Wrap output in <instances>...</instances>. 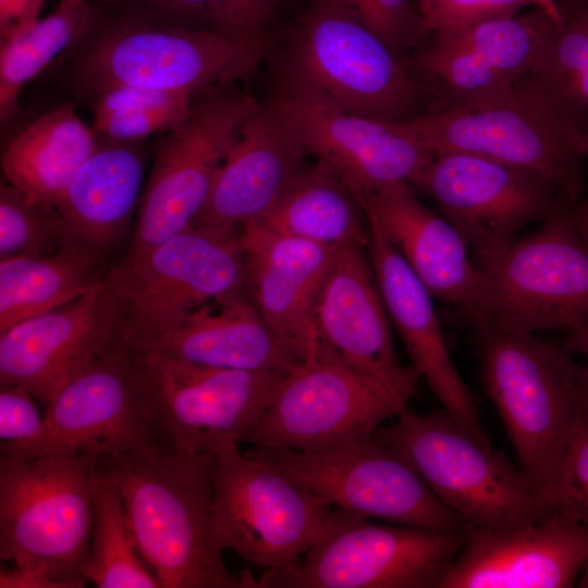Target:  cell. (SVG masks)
Here are the masks:
<instances>
[{
	"label": "cell",
	"instance_id": "cell-1",
	"mask_svg": "<svg viewBox=\"0 0 588 588\" xmlns=\"http://www.w3.org/2000/svg\"><path fill=\"white\" fill-rule=\"evenodd\" d=\"M277 36L160 26L96 5L89 25L61 56L57 83L88 100L118 85L199 95L249 76L270 57Z\"/></svg>",
	"mask_w": 588,
	"mask_h": 588
},
{
	"label": "cell",
	"instance_id": "cell-2",
	"mask_svg": "<svg viewBox=\"0 0 588 588\" xmlns=\"http://www.w3.org/2000/svg\"><path fill=\"white\" fill-rule=\"evenodd\" d=\"M114 478L142 559L161 588L255 587L213 542L217 455L150 451L98 457Z\"/></svg>",
	"mask_w": 588,
	"mask_h": 588
},
{
	"label": "cell",
	"instance_id": "cell-3",
	"mask_svg": "<svg viewBox=\"0 0 588 588\" xmlns=\"http://www.w3.org/2000/svg\"><path fill=\"white\" fill-rule=\"evenodd\" d=\"M98 456L0 450L1 588H79L87 581Z\"/></svg>",
	"mask_w": 588,
	"mask_h": 588
},
{
	"label": "cell",
	"instance_id": "cell-4",
	"mask_svg": "<svg viewBox=\"0 0 588 588\" xmlns=\"http://www.w3.org/2000/svg\"><path fill=\"white\" fill-rule=\"evenodd\" d=\"M473 329L485 393L501 417L519 468L554 510L577 407L588 393V366L534 333L486 324Z\"/></svg>",
	"mask_w": 588,
	"mask_h": 588
},
{
	"label": "cell",
	"instance_id": "cell-5",
	"mask_svg": "<svg viewBox=\"0 0 588 588\" xmlns=\"http://www.w3.org/2000/svg\"><path fill=\"white\" fill-rule=\"evenodd\" d=\"M275 81L309 89L357 115L401 121L438 109L432 89L406 57L331 0H309L275 38Z\"/></svg>",
	"mask_w": 588,
	"mask_h": 588
},
{
	"label": "cell",
	"instance_id": "cell-6",
	"mask_svg": "<svg viewBox=\"0 0 588 588\" xmlns=\"http://www.w3.org/2000/svg\"><path fill=\"white\" fill-rule=\"evenodd\" d=\"M396 122L434 155L482 156L542 177L568 204L584 198L588 128L530 73L485 106L437 109Z\"/></svg>",
	"mask_w": 588,
	"mask_h": 588
},
{
	"label": "cell",
	"instance_id": "cell-7",
	"mask_svg": "<svg viewBox=\"0 0 588 588\" xmlns=\"http://www.w3.org/2000/svg\"><path fill=\"white\" fill-rule=\"evenodd\" d=\"M397 418L372 437L400 452L465 529L520 527L553 511L505 454L445 413L420 415L407 406Z\"/></svg>",
	"mask_w": 588,
	"mask_h": 588
},
{
	"label": "cell",
	"instance_id": "cell-8",
	"mask_svg": "<svg viewBox=\"0 0 588 588\" xmlns=\"http://www.w3.org/2000/svg\"><path fill=\"white\" fill-rule=\"evenodd\" d=\"M569 205L541 221L481 265L471 327L534 333L567 331L588 320V242L574 226Z\"/></svg>",
	"mask_w": 588,
	"mask_h": 588
},
{
	"label": "cell",
	"instance_id": "cell-9",
	"mask_svg": "<svg viewBox=\"0 0 588 588\" xmlns=\"http://www.w3.org/2000/svg\"><path fill=\"white\" fill-rule=\"evenodd\" d=\"M466 530L378 525L334 506L304 559L267 569L257 587L439 588Z\"/></svg>",
	"mask_w": 588,
	"mask_h": 588
},
{
	"label": "cell",
	"instance_id": "cell-10",
	"mask_svg": "<svg viewBox=\"0 0 588 588\" xmlns=\"http://www.w3.org/2000/svg\"><path fill=\"white\" fill-rule=\"evenodd\" d=\"M216 455L211 534L217 548L267 569L298 562L334 506L237 445Z\"/></svg>",
	"mask_w": 588,
	"mask_h": 588
},
{
	"label": "cell",
	"instance_id": "cell-11",
	"mask_svg": "<svg viewBox=\"0 0 588 588\" xmlns=\"http://www.w3.org/2000/svg\"><path fill=\"white\" fill-rule=\"evenodd\" d=\"M230 87L198 95L186 120L161 138L124 259L193 225L201 211L219 168L261 103Z\"/></svg>",
	"mask_w": 588,
	"mask_h": 588
},
{
	"label": "cell",
	"instance_id": "cell-12",
	"mask_svg": "<svg viewBox=\"0 0 588 588\" xmlns=\"http://www.w3.org/2000/svg\"><path fill=\"white\" fill-rule=\"evenodd\" d=\"M408 402L350 368L319 342L289 371L241 443L320 453L365 441Z\"/></svg>",
	"mask_w": 588,
	"mask_h": 588
},
{
	"label": "cell",
	"instance_id": "cell-13",
	"mask_svg": "<svg viewBox=\"0 0 588 588\" xmlns=\"http://www.w3.org/2000/svg\"><path fill=\"white\" fill-rule=\"evenodd\" d=\"M111 271L124 308V341L162 331L206 303L242 293L246 285L237 228L193 224Z\"/></svg>",
	"mask_w": 588,
	"mask_h": 588
},
{
	"label": "cell",
	"instance_id": "cell-14",
	"mask_svg": "<svg viewBox=\"0 0 588 588\" xmlns=\"http://www.w3.org/2000/svg\"><path fill=\"white\" fill-rule=\"evenodd\" d=\"M130 353L167 442L185 454H218L241 443L286 376L271 370L198 367Z\"/></svg>",
	"mask_w": 588,
	"mask_h": 588
},
{
	"label": "cell",
	"instance_id": "cell-15",
	"mask_svg": "<svg viewBox=\"0 0 588 588\" xmlns=\"http://www.w3.org/2000/svg\"><path fill=\"white\" fill-rule=\"evenodd\" d=\"M246 453L353 514L431 530L465 529L411 463L373 437L320 453L262 446H254Z\"/></svg>",
	"mask_w": 588,
	"mask_h": 588
},
{
	"label": "cell",
	"instance_id": "cell-16",
	"mask_svg": "<svg viewBox=\"0 0 588 588\" xmlns=\"http://www.w3.org/2000/svg\"><path fill=\"white\" fill-rule=\"evenodd\" d=\"M413 184L457 230L477 267L515 242L526 224L568 204L542 177L467 152L436 155Z\"/></svg>",
	"mask_w": 588,
	"mask_h": 588
},
{
	"label": "cell",
	"instance_id": "cell-17",
	"mask_svg": "<svg viewBox=\"0 0 588 588\" xmlns=\"http://www.w3.org/2000/svg\"><path fill=\"white\" fill-rule=\"evenodd\" d=\"M266 102L306 154L328 164L354 192L413 184L436 156L399 122L346 112L297 85L275 81Z\"/></svg>",
	"mask_w": 588,
	"mask_h": 588
},
{
	"label": "cell",
	"instance_id": "cell-18",
	"mask_svg": "<svg viewBox=\"0 0 588 588\" xmlns=\"http://www.w3.org/2000/svg\"><path fill=\"white\" fill-rule=\"evenodd\" d=\"M44 417L47 437L39 453L69 451L100 457L173 451L152 414L123 339L65 384Z\"/></svg>",
	"mask_w": 588,
	"mask_h": 588
},
{
	"label": "cell",
	"instance_id": "cell-19",
	"mask_svg": "<svg viewBox=\"0 0 588 588\" xmlns=\"http://www.w3.org/2000/svg\"><path fill=\"white\" fill-rule=\"evenodd\" d=\"M124 308L110 270L86 294L0 333L1 387L19 385L46 407L124 336Z\"/></svg>",
	"mask_w": 588,
	"mask_h": 588
},
{
	"label": "cell",
	"instance_id": "cell-20",
	"mask_svg": "<svg viewBox=\"0 0 588 588\" xmlns=\"http://www.w3.org/2000/svg\"><path fill=\"white\" fill-rule=\"evenodd\" d=\"M465 530L439 588H569L588 553V525L560 510L520 527Z\"/></svg>",
	"mask_w": 588,
	"mask_h": 588
},
{
	"label": "cell",
	"instance_id": "cell-21",
	"mask_svg": "<svg viewBox=\"0 0 588 588\" xmlns=\"http://www.w3.org/2000/svg\"><path fill=\"white\" fill-rule=\"evenodd\" d=\"M319 342L345 365L408 402L421 379L400 364L367 247L338 248L316 314Z\"/></svg>",
	"mask_w": 588,
	"mask_h": 588
},
{
	"label": "cell",
	"instance_id": "cell-22",
	"mask_svg": "<svg viewBox=\"0 0 588 588\" xmlns=\"http://www.w3.org/2000/svg\"><path fill=\"white\" fill-rule=\"evenodd\" d=\"M366 215V213H365ZM367 246L390 321L420 377L460 427L485 443L477 402L458 373L444 342L432 294L417 278L378 222L367 216Z\"/></svg>",
	"mask_w": 588,
	"mask_h": 588
},
{
	"label": "cell",
	"instance_id": "cell-23",
	"mask_svg": "<svg viewBox=\"0 0 588 588\" xmlns=\"http://www.w3.org/2000/svg\"><path fill=\"white\" fill-rule=\"evenodd\" d=\"M240 233L252 303L307 359L319 344L317 306L336 249L278 233L258 220Z\"/></svg>",
	"mask_w": 588,
	"mask_h": 588
},
{
	"label": "cell",
	"instance_id": "cell-24",
	"mask_svg": "<svg viewBox=\"0 0 588 588\" xmlns=\"http://www.w3.org/2000/svg\"><path fill=\"white\" fill-rule=\"evenodd\" d=\"M124 342L133 353L207 368L287 373L305 360L242 293L206 303L162 331Z\"/></svg>",
	"mask_w": 588,
	"mask_h": 588
},
{
	"label": "cell",
	"instance_id": "cell-25",
	"mask_svg": "<svg viewBox=\"0 0 588 588\" xmlns=\"http://www.w3.org/2000/svg\"><path fill=\"white\" fill-rule=\"evenodd\" d=\"M354 194L364 212L378 222L432 296L454 306L468 319L475 309L481 275L457 230L427 208L408 182Z\"/></svg>",
	"mask_w": 588,
	"mask_h": 588
},
{
	"label": "cell",
	"instance_id": "cell-26",
	"mask_svg": "<svg viewBox=\"0 0 588 588\" xmlns=\"http://www.w3.org/2000/svg\"><path fill=\"white\" fill-rule=\"evenodd\" d=\"M306 151L268 103L245 122L193 224L237 228L259 220L308 167Z\"/></svg>",
	"mask_w": 588,
	"mask_h": 588
},
{
	"label": "cell",
	"instance_id": "cell-27",
	"mask_svg": "<svg viewBox=\"0 0 588 588\" xmlns=\"http://www.w3.org/2000/svg\"><path fill=\"white\" fill-rule=\"evenodd\" d=\"M143 174L137 143L99 142L54 206L70 236L97 250L107 247L134 209Z\"/></svg>",
	"mask_w": 588,
	"mask_h": 588
},
{
	"label": "cell",
	"instance_id": "cell-28",
	"mask_svg": "<svg viewBox=\"0 0 588 588\" xmlns=\"http://www.w3.org/2000/svg\"><path fill=\"white\" fill-rule=\"evenodd\" d=\"M95 130L66 102L16 133L1 156L3 174L29 199L56 206L73 176L98 147Z\"/></svg>",
	"mask_w": 588,
	"mask_h": 588
},
{
	"label": "cell",
	"instance_id": "cell-29",
	"mask_svg": "<svg viewBox=\"0 0 588 588\" xmlns=\"http://www.w3.org/2000/svg\"><path fill=\"white\" fill-rule=\"evenodd\" d=\"M269 229L331 248L368 246L367 217L353 189L318 160L284 189L259 219Z\"/></svg>",
	"mask_w": 588,
	"mask_h": 588
},
{
	"label": "cell",
	"instance_id": "cell-30",
	"mask_svg": "<svg viewBox=\"0 0 588 588\" xmlns=\"http://www.w3.org/2000/svg\"><path fill=\"white\" fill-rule=\"evenodd\" d=\"M99 250L70 240L57 252L0 261V333L96 287Z\"/></svg>",
	"mask_w": 588,
	"mask_h": 588
},
{
	"label": "cell",
	"instance_id": "cell-31",
	"mask_svg": "<svg viewBox=\"0 0 588 588\" xmlns=\"http://www.w3.org/2000/svg\"><path fill=\"white\" fill-rule=\"evenodd\" d=\"M96 12L94 0H58L53 10L25 32L1 40L0 120L19 110L24 86L61 57L85 32Z\"/></svg>",
	"mask_w": 588,
	"mask_h": 588
},
{
	"label": "cell",
	"instance_id": "cell-32",
	"mask_svg": "<svg viewBox=\"0 0 588 588\" xmlns=\"http://www.w3.org/2000/svg\"><path fill=\"white\" fill-rule=\"evenodd\" d=\"M91 504L87 580L98 588H161L157 576L143 563L119 487L99 458L93 478Z\"/></svg>",
	"mask_w": 588,
	"mask_h": 588
},
{
	"label": "cell",
	"instance_id": "cell-33",
	"mask_svg": "<svg viewBox=\"0 0 588 588\" xmlns=\"http://www.w3.org/2000/svg\"><path fill=\"white\" fill-rule=\"evenodd\" d=\"M560 21L529 72L553 101L588 128V0H558Z\"/></svg>",
	"mask_w": 588,
	"mask_h": 588
},
{
	"label": "cell",
	"instance_id": "cell-34",
	"mask_svg": "<svg viewBox=\"0 0 588 588\" xmlns=\"http://www.w3.org/2000/svg\"><path fill=\"white\" fill-rule=\"evenodd\" d=\"M406 59L413 71L432 89L438 109L485 106L516 82L476 52L446 37L429 36Z\"/></svg>",
	"mask_w": 588,
	"mask_h": 588
},
{
	"label": "cell",
	"instance_id": "cell-35",
	"mask_svg": "<svg viewBox=\"0 0 588 588\" xmlns=\"http://www.w3.org/2000/svg\"><path fill=\"white\" fill-rule=\"evenodd\" d=\"M555 21L560 20L536 7L524 14L494 17L440 37L470 49L507 77L517 81L531 71Z\"/></svg>",
	"mask_w": 588,
	"mask_h": 588
},
{
	"label": "cell",
	"instance_id": "cell-36",
	"mask_svg": "<svg viewBox=\"0 0 588 588\" xmlns=\"http://www.w3.org/2000/svg\"><path fill=\"white\" fill-rule=\"evenodd\" d=\"M70 240L74 238L54 206L38 204L10 183H1L0 261L49 255Z\"/></svg>",
	"mask_w": 588,
	"mask_h": 588
},
{
	"label": "cell",
	"instance_id": "cell-37",
	"mask_svg": "<svg viewBox=\"0 0 588 588\" xmlns=\"http://www.w3.org/2000/svg\"><path fill=\"white\" fill-rule=\"evenodd\" d=\"M376 35L391 50L406 57L428 35L412 0H331Z\"/></svg>",
	"mask_w": 588,
	"mask_h": 588
},
{
	"label": "cell",
	"instance_id": "cell-38",
	"mask_svg": "<svg viewBox=\"0 0 588 588\" xmlns=\"http://www.w3.org/2000/svg\"><path fill=\"white\" fill-rule=\"evenodd\" d=\"M554 510L588 525V393L577 407L560 471Z\"/></svg>",
	"mask_w": 588,
	"mask_h": 588
},
{
	"label": "cell",
	"instance_id": "cell-39",
	"mask_svg": "<svg viewBox=\"0 0 588 588\" xmlns=\"http://www.w3.org/2000/svg\"><path fill=\"white\" fill-rule=\"evenodd\" d=\"M527 3L539 0H422L418 11L429 36L461 32L494 17L514 15Z\"/></svg>",
	"mask_w": 588,
	"mask_h": 588
},
{
	"label": "cell",
	"instance_id": "cell-40",
	"mask_svg": "<svg viewBox=\"0 0 588 588\" xmlns=\"http://www.w3.org/2000/svg\"><path fill=\"white\" fill-rule=\"evenodd\" d=\"M32 394L19 385L0 391V450L15 454H38L47 431Z\"/></svg>",
	"mask_w": 588,
	"mask_h": 588
},
{
	"label": "cell",
	"instance_id": "cell-41",
	"mask_svg": "<svg viewBox=\"0 0 588 588\" xmlns=\"http://www.w3.org/2000/svg\"><path fill=\"white\" fill-rule=\"evenodd\" d=\"M120 17L170 27L213 29L211 0H94Z\"/></svg>",
	"mask_w": 588,
	"mask_h": 588
},
{
	"label": "cell",
	"instance_id": "cell-42",
	"mask_svg": "<svg viewBox=\"0 0 588 588\" xmlns=\"http://www.w3.org/2000/svg\"><path fill=\"white\" fill-rule=\"evenodd\" d=\"M194 101L161 109L97 113L93 128L106 139L138 143L152 134H166L179 127L188 117Z\"/></svg>",
	"mask_w": 588,
	"mask_h": 588
},
{
	"label": "cell",
	"instance_id": "cell-43",
	"mask_svg": "<svg viewBox=\"0 0 588 588\" xmlns=\"http://www.w3.org/2000/svg\"><path fill=\"white\" fill-rule=\"evenodd\" d=\"M283 0H211L212 28L231 34L271 32Z\"/></svg>",
	"mask_w": 588,
	"mask_h": 588
},
{
	"label": "cell",
	"instance_id": "cell-44",
	"mask_svg": "<svg viewBox=\"0 0 588 588\" xmlns=\"http://www.w3.org/2000/svg\"><path fill=\"white\" fill-rule=\"evenodd\" d=\"M197 96L185 91L118 85L99 91L87 101L94 114H97L169 108L191 103Z\"/></svg>",
	"mask_w": 588,
	"mask_h": 588
},
{
	"label": "cell",
	"instance_id": "cell-45",
	"mask_svg": "<svg viewBox=\"0 0 588 588\" xmlns=\"http://www.w3.org/2000/svg\"><path fill=\"white\" fill-rule=\"evenodd\" d=\"M45 0H0L1 40L19 35L40 17Z\"/></svg>",
	"mask_w": 588,
	"mask_h": 588
},
{
	"label": "cell",
	"instance_id": "cell-46",
	"mask_svg": "<svg viewBox=\"0 0 588 588\" xmlns=\"http://www.w3.org/2000/svg\"><path fill=\"white\" fill-rule=\"evenodd\" d=\"M566 332L562 346L571 354L584 355L588 360V320L575 323Z\"/></svg>",
	"mask_w": 588,
	"mask_h": 588
},
{
	"label": "cell",
	"instance_id": "cell-47",
	"mask_svg": "<svg viewBox=\"0 0 588 588\" xmlns=\"http://www.w3.org/2000/svg\"><path fill=\"white\" fill-rule=\"evenodd\" d=\"M568 213L578 233L588 242V199L569 205Z\"/></svg>",
	"mask_w": 588,
	"mask_h": 588
},
{
	"label": "cell",
	"instance_id": "cell-48",
	"mask_svg": "<svg viewBox=\"0 0 588 588\" xmlns=\"http://www.w3.org/2000/svg\"><path fill=\"white\" fill-rule=\"evenodd\" d=\"M578 587L580 588H588V553L585 558V561L583 563L581 569H580V577L578 580Z\"/></svg>",
	"mask_w": 588,
	"mask_h": 588
},
{
	"label": "cell",
	"instance_id": "cell-49",
	"mask_svg": "<svg viewBox=\"0 0 588 588\" xmlns=\"http://www.w3.org/2000/svg\"><path fill=\"white\" fill-rule=\"evenodd\" d=\"M412 1L414 2V4L416 5V8L418 9V5L420 4V2H421L422 0H412Z\"/></svg>",
	"mask_w": 588,
	"mask_h": 588
},
{
	"label": "cell",
	"instance_id": "cell-50",
	"mask_svg": "<svg viewBox=\"0 0 588 588\" xmlns=\"http://www.w3.org/2000/svg\"><path fill=\"white\" fill-rule=\"evenodd\" d=\"M284 1V0H283Z\"/></svg>",
	"mask_w": 588,
	"mask_h": 588
}]
</instances>
